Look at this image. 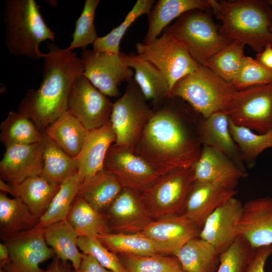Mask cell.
Returning a JSON list of instances; mask_svg holds the SVG:
<instances>
[{
  "instance_id": "60d3db41",
  "label": "cell",
  "mask_w": 272,
  "mask_h": 272,
  "mask_svg": "<svg viewBox=\"0 0 272 272\" xmlns=\"http://www.w3.org/2000/svg\"><path fill=\"white\" fill-rule=\"evenodd\" d=\"M100 2V0L85 1L82 12L76 22L73 40L67 49L71 51L78 48L86 49L98 38L94 21Z\"/></svg>"
},
{
  "instance_id": "2e32d148",
  "label": "cell",
  "mask_w": 272,
  "mask_h": 272,
  "mask_svg": "<svg viewBox=\"0 0 272 272\" xmlns=\"http://www.w3.org/2000/svg\"><path fill=\"white\" fill-rule=\"evenodd\" d=\"M105 213L110 231L117 233H139L153 220L140 193L124 187Z\"/></svg>"
},
{
  "instance_id": "ffe728a7",
  "label": "cell",
  "mask_w": 272,
  "mask_h": 272,
  "mask_svg": "<svg viewBox=\"0 0 272 272\" xmlns=\"http://www.w3.org/2000/svg\"><path fill=\"white\" fill-rule=\"evenodd\" d=\"M200 228L183 214L152 220L139 233L174 253L191 239L199 237Z\"/></svg>"
},
{
  "instance_id": "7a4b0ae2",
  "label": "cell",
  "mask_w": 272,
  "mask_h": 272,
  "mask_svg": "<svg viewBox=\"0 0 272 272\" xmlns=\"http://www.w3.org/2000/svg\"><path fill=\"white\" fill-rule=\"evenodd\" d=\"M46 45L41 83L37 89L28 91L18 111L30 118L42 132L67 110L73 86L84 72L76 52L52 42Z\"/></svg>"
},
{
  "instance_id": "30bf717a",
  "label": "cell",
  "mask_w": 272,
  "mask_h": 272,
  "mask_svg": "<svg viewBox=\"0 0 272 272\" xmlns=\"http://www.w3.org/2000/svg\"><path fill=\"white\" fill-rule=\"evenodd\" d=\"M235 124L259 134L272 130V83L237 90L226 112Z\"/></svg>"
},
{
  "instance_id": "7402d4cb",
  "label": "cell",
  "mask_w": 272,
  "mask_h": 272,
  "mask_svg": "<svg viewBox=\"0 0 272 272\" xmlns=\"http://www.w3.org/2000/svg\"><path fill=\"white\" fill-rule=\"evenodd\" d=\"M236 193L235 189L209 182L194 181L181 214L201 229L208 217Z\"/></svg>"
},
{
  "instance_id": "d6986e66",
  "label": "cell",
  "mask_w": 272,
  "mask_h": 272,
  "mask_svg": "<svg viewBox=\"0 0 272 272\" xmlns=\"http://www.w3.org/2000/svg\"><path fill=\"white\" fill-rule=\"evenodd\" d=\"M239 234L253 248L272 245V197L256 198L243 205Z\"/></svg>"
},
{
  "instance_id": "c3c4849f",
  "label": "cell",
  "mask_w": 272,
  "mask_h": 272,
  "mask_svg": "<svg viewBox=\"0 0 272 272\" xmlns=\"http://www.w3.org/2000/svg\"><path fill=\"white\" fill-rule=\"evenodd\" d=\"M256 59L265 67L272 69V46L267 45L260 53L257 54Z\"/></svg>"
},
{
  "instance_id": "9c48e42d",
  "label": "cell",
  "mask_w": 272,
  "mask_h": 272,
  "mask_svg": "<svg viewBox=\"0 0 272 272\" xmlns=\"http://www.w3.org/2000/svg\"><path fill=\"white\" fill-rule=\"evenodd\" d=\"M135 46L137 55L152 63L163 74L170 91L176 82L199 65L183 43L166 29L150 43L138 42Z\"/></svg>"
},
{
  "instance_id": "e0dca14e",
  "label": "cell",
  "mask_w": 272,
  "mask_h": 272,
  "mask_svg": "<svg viewBox=\"0 0 272 272\" xmlns=\"http://www.w3.org/2000/svg\"><path fill=\"white\" fill-rule=\"evenodd\" d=\"M0 162L1 177L10 184H18L41 174L43 166L42 141L27 145L6 148Z\"/></svg>"
},
{
  "instance_id": "484cf974",
  "label": "cell",
  "mask_w": 272,
  "mask_h": 272,
  "mask_svg": "<svg viewBox=\"0 0 272 272\" xmlns=\"http://www.w3.org/2000/svg\"><path fill=\"white\" fill-rule=\"evenodd\" d=\"M196 9H211L209 0L158 1L147 15L148 28L143 43H150L161 35L172 20Z\"/></svg>"
},
{
  "instance_id": "f6af8a7d",
  "label": "cell",
  "mask_w": 272,
  "mask_h": 272,
  "mask_svg": "<svg viewBox=\"0 0 272 272\" xmlns=\"http://www.w3.org/2000/svg\"><path fill=\"white\" fill-rule=\"evenodd\" d=\"M271 254L272 245L257 248L244 272H265V262Z\"/></svg>"
},
{
  "instance_id": "f546056e",
  "label": "cell",
  "mask_w": 272,
  "mask_h": 272,
  "mask_svg": "<svg viewBox=\"0 0 272 272\" xmlns=\"http://www.w3.org/2000/svg\"><path fill=\"white\" fill-rule=\"evenodd\" d=\"M220 254L213 245L199 237L191 239L173 254L187 272H216Z\"/></svg>"
},
{
  "instance_id": "74e56055",
  "label": "cell",
  "mask_w": 272,
  "mask_h": 272,
  "mask_svg": "<svg viewBox=\"0 0 272 272\" xmlns=\"http://www.w3.org/2000/svg\"><path fill=\"white\" fill-rule=\"evenodd\" d=\"M245 45L238 41H232L212 56L204 66L232 85L246 56L244 53Z\"/></svg>"
},
{
  "instance_id": "4fadbf2b",
  "label": "cell",
  "mask_w": 272,
  "mask_h": 272,
  "mask_svg": "<svg viewBox=\"0 0 272 272\" xmlns=\"http://www.w3.org/2000/svg\"><path fill=\"white\" fill-rule=\"evenodd\" d=\"M10 260L1 269L5 272H44L40 263L55 256L46 243L43 228H35L11 236L4 240Z\"/></svg>"
},
{
  "instance_id": "ee69618b",
  "label": "cell",
  "mask_w": 272,
  "mask_h": 272,
  "mask_svg": "<svg viewBox=\"0 0 272 272\" xmlns=\"http://www.w3.org/2000/svg\"><path fill=\"white\" fill-rule=\"evenodd\" d=\"M77 245L82 253L92 255L106 269L112 272H127L118 256L108 250L96 237L79 236Z\"/></svg>"
},
{
  "instance_id": "e575fe53",
  "label": "cell",
  "mask_w": 272,
  "mask_h": 272,
  "mask_svg": "<svg viewBox=\"0 0 272 272\" xmlns=\"http://www.w3.org/2000/svg\"><path fill=\"white\" fill-rule=\"evenodd\" d=\"M0 129V139L6 148L33 144L43 139V132L30 118L19 112L10 111Z\"/></svg>"
},
{
  "instance_id": "f907efd6",
  "label": "cell",
  "mask_w": 272,
  "mask_h": 272,
  "mask_svg": "<svg viewBox=\"0 0 272 272\" xmlns=\"http://www.w3.org/2000/svg\"><path fill=\"white\" fill-rule=\"evenodd\" d=\"M270 4L271 5V7H272V0H268ZM271 31L272 32V27H271Z\"/></svg>"
},
{
  "instance_id": "9a60e30c",
  "label": "cell",
  "mask_w": 272,
  "mask_h": 272,
  "mask_svg": "<svg viewBox=\"0 0 272 272\" xmlns=\"http://www.w3.org/2000/svg\"><path fill=\"white\" fill-rule=\"evenodd\" d=\"M243 206L234 196L229 199L208 217L199 237L213 245L221 254L239 235Z\"/></svg>"
},
{
  "instance_id": "5b68a950",
  "label": "cell",
  "mask_w": 272,
  "mask_h": 272,
  "mask_svg": "<svg viewBox=\"0 0 272 272\" xmlns=\"http://www.w3.org/2000/svg\"><path fill=\"white\" fill-rule=\"evenodd\" d=\"M237 90L208 67L199 65L179 80L169 98L186 102L203 118L217 112H227Z\"/></svg>"
},
{
  "instance_id": "ac0fdd59",
  "label": "cell",
  "mask_w": 272,
  "mask_h": 272,
  "mask_svg": "<svg viewBox=\"0 0 272 272\" xmlns=\"http://www.w3.org/2000/svg\"><path fill=\"white\" fill-rule=\"evenodd\" d=\"M192 167L194 181L212 183L232 189L248 175L227 156L207 146H202L200 157Z\"/></svg>"
},
{
  "instance_id": "8992f818",
  "label": "cell",
  "mask_w": 272,
  "mask_h": 272,
  "mask_svg": "<svg viewBox=\"0 0 272 272\" xmlns=\"http://www.w3.org/2000/svg\"><path fill=\"white\" fill-rule=\"evenodd\" d=\"M167 30L180 40L194 60L205 65L232 41L223 36L208 13L192 10L181 15Z\"/></svg>"
},
{
  "instance_id": "f5cc1de1",
  "label": "cell",
  "mask_w": 272,
  "mask_h": 272,
  "mask_svg": "<svg viewBox=\"0 0 272 272\" xmlns=\"http://www.w3.org/2000/svg\"><path fill=\"white\" fill-rule=\"evenodd\" d=\"M0 272H5V271L2 269H0Z\"/></svg>"
},
{
  "instance_id": "8d00e7d4",
  "label": "cell",
  "mask_w": 272,
  "mask_h": 272,
  "mask_svg": "<svg viewBox=\"0 0 272 272\" xmlns=\"http://www.w3.org/2000/svg\"><path fill=\"white\" fill-rule=\"evenodd\" d=\"M154 4V0H138L121 23L106 35L98 37L93 44V50L119 54L121 40L129 27L139 17L148 15Z\"/></svg>"
},
{
  "instance_id": "7dc6e473",
  "label": "cell",
  "mask_w": 272,
  "mask_h": 272,
  "mask_svg": "<svg viewBox=\"0 0 272 272\" xmlns=\"http://www.w3.org/2000/svg\"><path fill=\"white\" fill-rule=\"evenodd\" d=\"M73 269L69 262L62 261L55 256L44 272H72Z\"/></svg>"
},
{
  "instance_id": "f1b7e54d",
  "label": "cell",
  "mask_w": 272,
  "mask_h": 272,
  "mask_svg": "<svg viewBox=\"0 0 272 272\" xmlns=\"http://www.w3.org/2000/svg\"><path fill=\"white\" fill-rule=\"evenodd\" d=\"M43 132L67 154L76 158L82 148L88 130L67 110Z\"/></svg>"
},
{
  "instance_id": "bcb514c9",
  "label": "cell",
  "mask_w": 272,
  "mask_h": 272,
  "mask_svg": "<svg viewBox=\"0 0 272 272\" xmlns=\"http://www.w3.org/2000/svg\"><path fill=\"white\" fill-rule=\"evenodd\" d=\"M72 272H112L102 266L91 255L83 253L79 267Z\"/></svg>"
},
{
  "instance_id": "4316f807",
  "label": "cell",
  "mask_w": 272,
  "mask_h": 272,
  "mask_svg": "<svg viewBox=\"0 0 272 272\" xmlns=\"http://www.w3.org/2000/svg\"><path fill=\"white\" fill-rule=\"evenodd\" d=\"M123 188L115 176L103 170L84 179L77 196L103 214Z\"/></svg>"
},
{
  "instance_id": "8fae6325",
  "label": "cell",
  "mask_w": 272,
  "mask_h": 272,
  "mask_svg": "<svg viewBox=\"0 0 272 272\" xmlns=\"http://www.w3.org/2000/svg\"><path fill=\"white\" fill-rule=\"evenodd\" d=\"M103 170L115 176L124 188L141 193L165 174L133 149L112 144L108 149Z\"/></svg>"
},
{
  "instance_id": "5bb4252c",
  "label": "cell",
  "mask_w": 272,
  "mask_h": 272,
  "mask_svg": "<svg viewBox=\"0 0 272 272\" xmlns=\"http://www.w3.org/2000/svg\"><path fill=\"white\" fill-rule=\"evenodd\" d=\"M113 103L83 75L75 81L70 94L67 110L88 130L99 128L110 121Z\"/></svg>"
},
{
  "instance_id": "d4e9b609",
  "label": "cell",
  "mask_w": 272,
  "mask_h": 272,
  "mask_svg": "<svg viewBox=\"0 0 272 272\" xmlns=\"http://www.w3.org/2000/svg\"><path fill=\"white\" fill-rule=\"evenodd\" d=\"M123 58L134 71L133 80L147 101H150L153 110L163 104L170 92L168 82L163 74L152 63L137 54L122 53Z\"/></svg>"
},
{
  "instance_id": "3957f363",
  "label": "cell",
  "mask_w": 272,
  "mask_h": 272,
  "mask_svg": "<svg viewBox=\"0 0 272 272\" xmlns=\"http://www.w3.org/2000/svg\"><path fill=\"white\" fill-rule=\"evenodd\" d=\"M221 22L220 34L250 46L257 54L272 46V7L268 0H209Z\"/></svg>"
},
{
  "instance_id": "52a82bcc",
  "label": "cell",
  "mask_w": 272,
  "mask_h": 272,
  "mask_svg": "<svg viewBox=\"0 0 272 272\" xmlns=\"http://www.w3.org/2000/svg\"><path fill=\"white\" fill-rule=\"evenodd\" d=\"M194 183L192 166L179 168L162 175L140 193L151 218L181 214Z\"/></svg>"
},
{
  "instance_id": "7c38bea8",
  "label": "cell",
  "mask_w": 272,
  "mask_h": 272,
  "mask_svg": "<svg viewBox=\"0 0 272 272\" xmlns=\"http://www.w3.org/2000/svg\"><path fill=\"white\" fill-rule=\"evenodd\" d=\"M80 58L83 75L106 96L118 97L120 84L132 80L133 72L122 52L116 54L86 49L82 50Z\"/></svg>"
},
{
  "instance_id": "277c9868",
  "label": "cell",
  "mask_w": 272,
  "mask_h": 272,
  "mask_svg": "<svg viewBox=\"0 0 272 272\" xmlns=\"http://www.w3.org/2000/svg\"><path fill=\"white\" fill-rule=\"evenodd\" d=\"M35 0H5L3 20L6 26L5 46L15 56L31 59L43 58L40 44L53 42L55 33L48 26Z\"/></svg>"
},
{
  "instance_id": "681fc988",
  "label": "cell",
  "mask_w": 272,
  "mask_h": 272,
  "mask_svg": "<svg viewBox=\"0 0 272 272\" xmlns=\"http://www.w3.org/2000/svg\"><path fill=\"white\" fill-rule=\"evenodd\" d=\"M10 260L8 249L6 245L3 243H0V269L7 264Z\"/></svg>"
},
{
  "instance_id": "d6a6232c",
  "label": "cell",
  "mask_w": 272,
  "mask_h": 272,
  "mask_svg": "<svg viewBox=\"0 0 272 272\" xmlns=\"http://www.w3.org/2000/svg\"><path fill=\"white\" fill-rule=\"evenodd\" d=\"M43 166L41 175L49 180L61 184L78 172L76 158L58 146L43 132Z\"/></svg>"
},
{
  "instance_id": "d590c367",
  "label": "cell",
  "mask_w": 272,
  "mask_h": 272,
  "mask_svg": "<svg viewBox=\"0 0 272 272\" xmlns=\"http://www.w3.org/2000/svg\"><path fill=\"white\" fill-rule=\"evenodd\" d=\"M66 220L79 236L96 237L99 235L111 232L104 215L77 196Z\"/></svg>"
},
{
  "instance_id": "44dd1931",
  "label": "cell",
  "mask_w": 272,
  "mask_h": 272,
  "mask_svg": "<svg viewBox=\"0 0 272 272\" xmlns=\"http://www.w3.org/2000/svg\"><path fill=\"white\" fill-rule=\"evenodd\" d=\"M198 135L202 146L212 148L227 156L246 172L239 148L229 129V117L226 112H217L199 121Z\"/></svg>"
},
{
  "instance_id": "4dcf8cb0",
  "label": "cell",
  "mask_w": 272,
  "mask_h": 272,
  "mask_svg": "<svg viewBox=\"0 0 272 272\" xmlns=\"http://www.w3.org/2000/svg\"><path fill=\"white\" fill-rule=\"evenodd\" d=\"M38 223L28 207L18 197L0 193V237L5 239L35 228Z\"/></svg>"
},
{
  "instance_id": "1f68e13d",
  "label": "cell",
  "mask_w": 272,
  "mask_h": 272,
  "mask_svg": "<svg viewBox=\"0 0 272 272\" xmlns=\"http://www.w3.org/2000/svg\"><path fill=\"white\" fill-rule=\"evenodd\" d=\"M43 234L47 244L53 250L55 256L64 261H71L75 270L79 267L83 253L79 251L78 247L79 236L67 220L43 228Z\"/></svg>"
},
{
  "instance_id": "6da1fadb",
  "label": "cell",
  "mask_w": 272,
  "mask_h": 272,
  "mask_svg": "<svg viewBox=\"0 0 272 272\" xmlns=\"http://www.w3.org/2000/svg\"><path fill=\"white\" fill-rule=\"evenodd\" d=\"M153 110L134 151L166 174L192 166L202 146L188 124L186 110L171 97Z\"/></svg>"
},
{
  "instance_id": "cb8c5ba5",
  "label": "cell",
  "mask_w": 272,
  "mask_h": 272,
  "mask_svg": "<svg viewBox=\"0 0 272 272\" xmlns=\"http://www.w3.org/2000/svg\"><path fill=\"white\" fill-rule=\"evenodd\" d=\"M116 140L110 121L99 128L88 130L82 148L76 157L78 171L84 179L103 170L107 151Z\"/></svg>"
},
{
  "instance_id": "83f0119b",
  "label": "cell",
  "mask_w": 272,
  "mask_h": 272,
  "mask_svg": "<svg viewBox=\"0 0 272 272\" xmlns=\"http://www.w3.org/2000/svg\"><path fill=\"white\" fill-rule=\"evenodd\" d=\"M108 250L117 254H172L165 246L139 233H108L96 237Z\"/></svg>"
},
{
  "instance_id": "836d02e7",
  "label": "cell",
  "mask_w": 272,
  "mask_h": 272,
  "mask_svg": "<svg viewBox=\"0 0 272 272\" xmlns=\"http://www.w3.org/2000/svg\"><path fill=\"white\" fill-rule=\"evenodd\" d=\"M83 180V176L78 171L63 182L36 227L44 228L66 220Z\"/></svg>"
},
{
  "instance_id": "ba28073f",
  "label": "cell",
  "mask_w": 272,
  "mask_h": 272,
  "mask_svg": "<svg viewBox=\"0 0 272 272\" xmlns=\"http://www.w3.org/2000/svg\"><path fill=\"white\" fill-rule=\"evenodd\" d=\"M132 79L124 94L113 103L110 117L115 144L133 149L139 142L154 110Z\"/></svg>"
},
{
  "instance_id": "816d5d0a",
  "label": "cell",
  "mask_w": 272,
  "mask_h": 272,
  "mask_svg": "<svg viewBox=\"0 0 272 272\" xmlns=\"http://www.w3.org/2000/svg\"><path fill=\"white\" fill-rule=\"evenodd\" d=\"M176 272H187V271H185V270H184L183 269H181V270H180L179 271H176Z\"/></svg>"
},
{
  "instance_id": "ab89813d",
  "label": "cell",
  "mask_w": 272,
  "mask_h": 272,
  "mask_svg": "<svg viewBox=\"0 0 272 272\" xmlns=\"http://www.w3.org/2000/svg\"><path fill=\"white\" fill-rule=\"evenodd\" d=\"M118 257L127 272H176L182 269L175 256L121 254Z\"/></svg>"
},
{
  "instance_id": "603a6c76",
  "label": "cell",
  "mask_w": 272,
  "mask_h": 272,
  "mask_svg": "<svg viewBox=\"0 0 272 272\" xmlns=\"http://www.w3.org/2000/svg\"><path fill=\"white\" fill-rule=\"evenodd\" d=\"M60 185L41 175L29 177L14 184L0 180L1 191L20 198L38 220L47 210Z\"/></svg>"
},
{
  "instance_id": "f35d334b",
  "label": "cell",
  "mask_w": 272,
  "mask_h": 272,
  "mask_svg": "<svg viewBox=\"0 0 272 272\" xmlns=\"http://www.w3.org/2000/svg\"><path fill=\"white\" fill-rule=\"evenodd\" d=\"M229 129L245 164H253L262 152L272 147V130L263 134L256 133L249 128L235 124L230 118Z\"/></svg>"
},
{
  "instance_id": "b9f144b4",
  "label": "cell",
  "mask_w": 272,
  "mask_h": 272,
  "mask_svg": "<svg viewBox=\"0 0 272 272\" xmlns=\"http://www.w3.org/2000/svg\"><path fill=\"white\" fill-rule=\"evenodd\" d=\"M256 249L239 235L220 254V263L216 272H244Z\"/></svg>"
},
{
  "instance_id": "7bdbcfd3",
  "label": "cell",
  "mask_w": 272,
  "mask_h": 272,
  "mask_svg": "<svg viewBox=\"0 0 272 272\" xmlns=\"http://www.w3.org/2000/svg\"><path fill=\"white\" fill-rule=\"evenodd\" d=\"M270 83H272V69L263 65L256 59L246 56L232 85L237 90H241Z\"/></svg>"
}]
</instances>
